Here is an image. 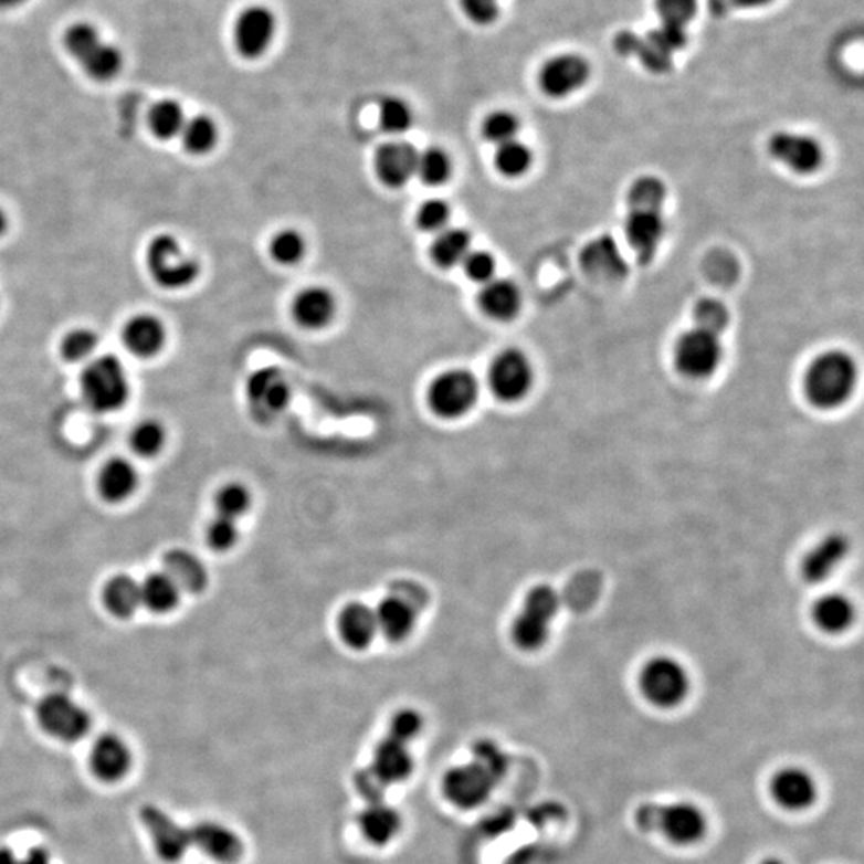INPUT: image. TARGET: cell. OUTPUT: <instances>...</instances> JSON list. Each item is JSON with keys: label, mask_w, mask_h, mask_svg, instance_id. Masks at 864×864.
Returning <instances> with one entry per match:
<instances>
[{"label": "cell", "mask_w": 864, "mask_h": 864, "mask_svg": "<svg viewBox=\"0 0 864 864\" xmlns=\"http://www.w3.org/2000/svg\"><path fill=\"white\" fill-rule=\"evenodd\" d=\"M139 820L151 835L157 855L166 863L180 862L191 847L224 864L239 862L244 855L241 837L223 824L203 821L194 828H183L156 805L143 807Z\"/></svg>", "instance_id": "obj_1"}, {"label": "cell", "mask_w": 864, "mask_h": 864, "mask_svg": "<svg viewBox=\"0 0 864 864\" xmlns=\"http://www.w3.org/2000/svg\"><path fill=\"white\" fill-rule=\"evenodd\" d=\"M421 727L423 720L417 710L403 709L396 714L387 737L375 749L370 766L357 775V789L369 805L384 803L383 792L389 787L402 783L412 773L413 760L409 745L415 740Z\"/></svg>", "instance_id": "obj_2"}, {"label": "cell", "mask_w": 864, "mask_h": 864, "mask_svg": "<svg viewBox=\"0 0 864 864\" xmlns=\"http://www.w3.org/2000/svg\"><path fill=\"white\" fill-rule=\"evenodd\" d=\"M666 201V186L656 177L635 180L628 194L626 231L628 244L642 263L652 262L658 252L666 230L663 203Z\"/></svg>", "instance_id": "obj_3"}, {"label": "cell", "mask_w": 864, "mask_h": 864, "mask_svg": "<svg viewBox=\"0 0 864 864\" xmlns=\"http://www.w3.org/2000/svg\"><path fill=\"white\" fill-rule=\"evenodd\" d=\"M856 384V366L842 351L824 352L810 363L805 373V394L812 405L831 410L842 405Z\"/></svg>", "instance_id": "obj_4"}, {"label": "cell", "mask_w": 864, "mask_h": 864, "mask_svg": "<svg viewBox=\"0 0 864 864\" xmlns=\"http://www.w3.org/2000/svg\"><path fill=\"white\" fill-rule=\"evenodd\" d=\"M81 392L95 413H114L123 409L130 396V381L124 363L113 355L96 356L81 375Z\"/></svg>", "instance_id": "obj_5"}, {"label": "cell", "mask_w": 864, "mask_h": 864, "mask_svg": "<svg viewBox=\"0 0 864 864\" xmlns=\"http://www.w3.org/2000/svg\"><path fill=\"white\" fill-rule=\"evenodd\" d=\"M639 826L649 833L663 834L677 845H692L702 841L708 828L705 813L692 802H673L666 805L645 803L638 810Z\"/></svg>", "instance_id": "obj_6"}, {"label": "cell", "mask_w": 864, "mask_h": 864, "mask_svg": "<svg viewBox=\"0 0 864 864\" xmlns=\"http://www.w3.org/2000/svg\"><path fill=\"white\" fill-rule=\"evenodd\" d=\"M559 610L560 596L555 588L538 584L530 589L510 628L516 647L524 652H537L545 647Z\"/></svg>", "instance_id": "obj_7"}, {"label": "cell", "mask_w": 864, "mask_h": 864, "mask_svg": "<svg viewBox=\"0 0 864 864\" xmlns=\"http://www.w3.org/2000/svg\"><path fill=\"white\" fill-rule=\"evenodd\" d=\"M505 757L494 746L481 748L470 766L452 770L445 780V792L460 807H474L487 798L503 772Z\"/></svg>", "instance_id": "obj_8"}, {"label": "cell", "mask_w": 864, "mask_h": 864, "mask_svg": "<svg viewBox=\"0 0 864 864\" xmlns=\"http://www.w3.org/2000/svg\"><path fill=\"white\" fill-rule=\"evenodd\" d=\"M428 594L413 581L392 584L391 592L375 610L378 633L388 641L402 642L415 630L418 615L426 607Z\"/></svg>", "instance_id": "obj_9"}, {"label": "cell", "mask_w": 864, "mask_h": 864, "mask_svg": "<svg viewBox=\"0 0 864 864\" xmlns=\"http://www.w3.org/2000/svg\"><path fill=\"white\" fill-rule=\"evenodd\" d=\"M146 266L156 284L167 291L189 287L201 273V266L191 256L185 255L175 235L159 234L149 242L146 250Z\"/></svg>", "instance_id": "obj_10"}, {"label": "cell", "mask_w": 864, "mask_h": 864, "mask_svg": "<svg viewBox=\"0 0 864 864\" xmlns=\"http://www.w3.org/2000/svg\"><path fill=\"white\" fill-rule=\"evenodd\" d=\"M639 687L656 708H676L691 692V676L687 667L673 656H655L642 667Z\"/></svg>", "instance_id": "obj_11"}, {"label": "cell", "mask_w": 864, "mask_h": 864, "mask_svg": "<svg viewBox=\"0 0 864 864\" xmlns=\"http://www.w3.org/2000/svg\"><path fill=\"white\" fill-rule=\"evenodd\" d=\"M67 52L84 67L85 73L96 81H108L120 71L123 55L116 46L106 44L96 28L88 23L71 27L64 38Z\"/></svg>", "instance_id": "obj_12"}, {"label": "cell", "mask_w": 864, "mask_h": 864, "mask_svg": "<svg viewBox=\"0 0 864 864\" xmlns=\"http://www.w3.org/2000/svg\"><path fill=\"white\" fill-rule=\"evenodd\" d=\"M477 396L476 377L471 371L453 369L444 371L432 381L428 391V403L439 418L455 420L473 409Z\"/></svg>", "instance_id": "obj_13"}, {"label": "cell", "mask_w": 864, "mask_h": 864, "mask_svg": "<svg viewBox=\"0 0 864 864\" xmlns=\"http://www.w3.org/2000/svg\"><path fill=\"white\" fill-rule=\"evenodd\" d=\"M38 719L46 734L66 742L81 740L92 727L91 714L63 694L46 695L39 703Z\"/></svg>", "instance_id": "obj_14"}, {"label": "cell", "mask_w": 864, "mask_h": 864, "mask_svg": "<svg viewBox=\"0 0 864 864\" xmlns=\"http://www.w3.org/2000/svg\"><path fill=\"white\" fill-rule=\"evenodd\" d=\"M674 357L682 375L694 380H703L719 369L723 345L717 335L695 327L682 335Z\"/></svg>", "instance_id": "obj_15"}, {"label": "cell", "mask_w": 864, "mask_h": 864, "mask_svg": "<svg viewBox=\"0 0 864 864\" xmlns=\"http://www.w3.org/2000/svg\"><path fill=\"white\" fill-rule=\"evenodd\" d=\"M488 384L499 401H520L534 387V367L519 349H506L492 362Z\"/></svg>", "instance_id": "obj_16"}, {"label": "cell", "mask_w": 864, "mask_h": 864, "mask_svg": "<svg viewBox=\"0 0 864 864\" xmlns=\"http://www.w3.org/2000/svg\"><path fill=\"white\" fill-rule=\"evenodd\" d=\"M277 18L264 6H253L239 15L234 24V45L242 56L260 59L276 38Z\"/></svg>", "instance_id": "obj_17"}, {"label": "cell", "mask_w": 864, "mask_h": 864, "mask_svg": "<svg viewBox=\"0 0 864 864\" xmlns=\"http://www.w3.org/2000/svg\"><path fill=\"white\" fill-rule=\"evenodd\" d=\"M247 399L253 415L262 421L273 420L291 402V388L281 371L266 367L250 375Z\"/></svg>", "instance_id": "obj_18"}, {"label": "cell", "mask_w": 864, "mask_h": 864, "mask_svg": "<svg viewBox=\"0 0 864 864\" xmlns=\"http://www.w3.org/2000/svg\"><path fill=\"white\" fill-rule=\"evenodd\" d=\"M769 152L798 173L809 175L820 169L823 164V149L815 138L792 131H778L769 141Z\"/></svg>", "instance_id": "obj_19"}, {"label": "cell", "mask_w": 864, "mask_h": 864, "mask_svg": "<svg viewBox=\"0 0 864 864\" xmlns=\"http://www.w3.org/2000/svg\"><path fill=\"white\" fill-rule=\"evenodd\" d=\"M589 74V64L580 55H559L549 60L541 67L540 82L541 91L551 98H566L571 93L580 91L587 84Z\"/></svg>", "instance_id": "obj_20"}, {"label": "cell", "mask_w": 864, "mask_h": 864, "mask_svg": "<svg viewBox=\"0 0 864 864\" xmlns=\"http://www.w3.org/2000/svg\"><path fill=\"white\" fill-rule=\"evenodd\" d=\"M773 801L791 812H802L816 801L819 787L815 778L801 767H784L770 781Z\"/></svg>", "instance_id": "obj_21"}, {"label": "cell", "mask_w": 864, "mask_h": 864, "mask_svg": "<svg viewBox=\"0 0 864 864\" xmlns=\"http://www.w3.org/2000/svg\"><path fill=\"white\" fill-rule=\"evenodd\" d=\"M418 151L407 141H389L375 156V170L388 188H403L417 173Z\"/></svg>", "instance_id": "obj_22"}, {"label": "cell", "mask_w": 864, "mask_h": 864, "mask_svg": "<svg viewBox=\"0 0 864 864\" xmlns=\"http://www.w3.org/2000/svg\"><path fill=\"white\" fill-rule=\"evenodd\" d=\"M581 267L596 281H620L628 274L626 260L612 235H601L589 242L580 256Z\"/></svg>", "instance_id": "obj_23"}, {"label": "cell", "mask_w": 864, "mask_h": 864, "mask_svg": "<svg viewBox=\"0 0 864 864\" xmlns=\"http://www.w3.org/2000/svg\"><path fill=\"white\" fill-rule=\"evenodd\" d=\"M849 551L850 542L842 534H831L821 538L803 559V578L809 583H821L828 580L847 559Z\"/></svg>", "instance_id": "obj_24"}, {"label": "cell", "mask_w": 864, "mask_h": 864, "mask_svg": "<svg viewBox=\"0 0 864 864\" xmlns=\"http://www.w3.org/2000/svg\"><path fill=\"white\" fill-rule=\"evenodd\" d=\"M131 766V752L117 735H102L93 745L91 767L93 773L106 783L123 780Z\"/></svg>", "instance_id": "obj_25"}, {"label": "cell", "mask_w": 864, "mask_h": 864, "mask_svg": "<svg viewBox=\"0 0 864 864\" xmlns=\"http://www.w3.org/2000/svg\"><path fill=\"white\" fill-rule=\"evenodd\" d=\"M123 340L134 356L159 355L167 340L166 325L152 314H138L125 324Z\"/></svg>", "instance_id": "obj_26"}, {"label": "cell", "mask_w": 864, "mask_h": 864, "mask_svg": "<svg viewBox=\"0 0 864 864\" xmlns=\"http://www.w3.org/2000/svg\"><path fill=\"white\" fill-rule=\"evenodd\" d=\"M338 634L349 649H369L377 634H380L375 610L362 602L348 603L338 615Z\"/></svg>", "instance_id": "obj_27"}, {"label": "cell", "mask_w": 864, "mask_h": 864, "mask_svg": "<svg viewBox=\"0 0 864 864\" xmlns=\"http://www.w3.org/2000/svg\"><path fill=\"white\" fill-rule=\"evenodd\" d=\"M292 313L302 327L316 330L331 323L337 313V302L327 288L308 287L296 295Z\"/></svg>", "instance_id": "obj_28"}, {"label": "cell", "mask_w": 864, "mask_h": 864, "mask_svg": "<svg viewBox=\"0 0 864 864\" xmlns=\"http://www.w3.org/2000/svg\"><path fill=\"white\" fill-rule=\"evenodd\" d=\"M164 573L189 594H199L209 584V573L199 557L185 549H171L164 556Z\"/></svg>", "instance_id": "obj_29"}, {"label": "cell", "mask_w": 864, "mask_h": 864, "mask_svg": "<svg viewBox=\"0 0 864 864\" xmlns=\"http://www.w3.org/2000/svg\"><path fill=\"white\" fill-rule=\"evenodd\" d=\"M523 305L520 291L508 278H492L478 295V306L495 320H510L517 316Z\"/></svg>", "instance_id": "obj_30"}, {"label": "cell", "mask_w": 864, "mask_h": 864, "mask_svg": "<svg viewBox=\"0 0 864 864\" xmlns=\"http://www.w3.org/2000/svg\"><path fill=\"white\" fill-rule=\"evenodd\" d=\"M99 494L109 503L130 498L138 487V473L134 464L124 459H114L105 464L98 481Z\"/></svg>", "instance_id": "obj_31"}, {"label": "cell", "mask_w": 864, "mask_h": 864, "mask_svg": "<svg viewBox=\"0 0 864 864\" xmlns=\"http://www.w3.org/2000/svg\"><path fill=\"white\" fill-rule=\"evenodd\" d=\"M855 613V605L847 596L831 592L813 607V621L824 633L842 634L852 626Z\"/></svg>", "instance_id": "obj_32"}, {"label": "cell", "mask_w": 864, "mask_h": 864, "mask_svg": "<svg viewBox=\"0 0 864 864\" xmlns=\"http://www.w3.org/2000/svg\"><path fill=\"white\" fill-rule=\"evenodd\" d=\"M360 830L371 844L384 845L401 830V816L387 803H375L360 815Z\"/></svg>", "instance_id": "obj_33"}, {"label": "cell", "mask_w": 864, "mask_h": 864, "mask_svg": "<svg viewBox=\"0 0 864 864\" xmlns=\"http://www.w3.org/2000/svg\"><path fill=\"white\" fill-rule=\"evenodd\" d=\"M106 609L117 618H130L141 605V587L128 575H117L103 591Z\"/></svg>", "instance_id": "obj_34"}, {"label": "cell", "mask_w": 864, "mask_h": 864, "mask_svg": "<svg viewBox=\"0 0 864 864\" xmlns=\"http://www.w3.org/2000/svg\"><path fill=\"white\" fill-rule=\"evenodd\" d=\"M139 587H141V603H145L151 612L169 613L177 609L180 602V588L164 571L149 575Z\"/></svg>", "instance_id": "obj_35"}, {"label": "cell", "mask_w": 864, "mask_h": 864, "mask_svg": "<svg viewBox=\"0 0 864 864\" xmlns=\"http://www.w3.org/2000/svg\"><path fill=\"white\" fill-rule=\"evenodd\" d=\"M471 252L470 232L460 228H450L439 232L438 239L432 244V259L441 267L459 266Z\"/></svg>", "instance_id": "obj_36"}, {"label": "cell", "mask_w": 864, "mask_h": 864, "mask_svg": "<svg viewBox=\"0 0 864 864\" xmlns=\"http://www.w3.org/2000/svg\"><path fill=\"white\" fill-rule=\"evenodd\" d=\"M185 149L191 155L202 156L212 151L218 141L215 120L207 116H196L186 120L180 134Z\"/></svg>", "instance_id": "obj_37"}, {"label": "cell", "mask_w": 864, "mask_h": 864, "mask_svg": "<svg viewBox=\"0 0 864 864\" xmlns=\"http://www.w3.org/2000/svg\"><path fill=\"white\" fill-rule=\"evenodd\" d=\"M185 123L183 108L175 99H162L156 103L149 113V127L160 139L180 137Z\"/></svg>", "instance_id": "obj_38"}, {"label": "cell", "mask_w": 864, "mask_h": 864, "mask_svg": "<svg viewBox=\"0 0 864 864\" xmlns=\"http://www.w3.org/2000/svg\"><path fill=\"white\" fill-rule=\"evenodd\" d=\"M428 186L444 185L452 175V160L441 148H428L418 152L417 173Z\"/></svg>", "instance_id": "obj_39"}, {"label": "cell", "mask_w": 864, "mask_h": 864, "mask_svg": "<svg viewBox=\"0 0 864 864\" xmlns=\"http://www.w3.org/2000/svg\"><path fill=\"white\" fill-rule=\"evenodd\" d=\"M531 162H534V156H531L530 149L517 139L505 143L496 149V169L502 171L505 177H523L525 171L530 169Z\"/></svg>", "instance_id": "obj_40"}, {"label": "cell", "mask_w": 864, "mask_h": 864, "mask_svg": "<svg viewBox=\"0 0 864 864\" xmlns=\"http://www.w3.org/2000/svg\"><path fill=\"white\" fill-rule=\"evenodd\" d=\"M378 119H380L381 128L388 134H405L413 125V110L405 99L399 98V96H387L380 103Z\"/></svg>", "instance_id": "obj_41"}, {"label": "cell", "mask_w": 864, "mask_h": 864, "mask_svg": "<svg viewBox=\"0 0 864 864\" xmlns=\"http://www.w3.org/2000/svg\"><path fill=\"white\" fill-rule=\"evenodd\" d=\"M217 516L238 523L252 506V495L242 484H228L221 488L215 498Z\"/></svg>", "instance_id": "obj_42"}, {"label": "cell", "mask_w": 864, "mask_h": 864, "mask_svg": "<svg viewBox=\"0 0 864 864\" xmlns=\"http://www.w3.org/2000/svg\"><path fill=\"white\" fill-rule=\"evenodd\" d=\"M166 444V430L156 420H146L139 423L131 432L130 445L143 459L156 456Z\"/></svg>", "instance_id": "obj_43"}, {"label": "cell", "mask_w": 864, "mask_h": 864, "mask_svg": "<svg viewBox=\"0 0 864 864\" xmlns=\"http://www.w3.org/2000/svg\"><path fill=\"white\" fill-rule=\"evenodd\" d=\"M98 348V337L91 328H74L64 335L62 355L70 362H84L92 359Z\"/></svg>", "instance_id": "obj_44"}, {"label": "cell", "mask_w": 864, "mask_h": 864, "mask_svg": "<svg viewBox=\"0 0 864 864\" xmlns=\"http://www.w3.org/2000/svg\"><path fill=\"white\" fill-rule=\"evenodd\" d=\"M271 255L281 264H296L306 253L305 238L295 230H282L270 245Z\"/></svg>", "instance_id": "obj_45"}, {"label": "cell", "mask_w": 864, "mask_h": 864, "mask_svg": "<svg viewBox=\"0 0 864 864\" xmlns=\"http://www.w3.org/2000/svg\"><path fill=\"white\" fill-rule=\"evenodd\" d=\"M694 317L696 328H702V330L709 331L717 337L726 330L728 319H730L727 306L714 298H705L696 303Z\"/></svg>", "instance_id": "obj_46"}, {"label": "cell", "mask_w": 864, "mask_h": 864, "mask_svg": "<svg viewBox=\"0 0 864 864\" xmlns=\"http://www.w3.org/2000/svg\"><path fill=\"white\" fill-rule=\"evenodd\" d=\"M656 13L662 24L685 30L694 20L698 2L696 0H655Z\"/></svg>", "instance_id": "obj_47"}, {"label": "cell", "mask_w": 864, "mask_h": 864, "mask_svg": "<svg viewBox=\"0 0 864 864\" xmlns=\"http://www.w3.org/2000/svg\"><path fill=\"white\" fill-rule=\"evenodd\" d=\"M484 137L488 141L495 143L496 146L505 145V143L516 139L517 131H519V120L508 110H496L485 119Z\"/></svg>", "instance_id": "obj_48"}, {"label": "cell", "mask_w": 864, "mask_h": 864, "mask_svg": "<svg viewBox=\"0 0 864 864\" xmlns=\"http://www.w3.org/2000/svg\"><path fill=\"white\" fill-rule=\"evenodd\" d=\"M239 540V527L235 520L215 516L207 527V542L213 551L226 552L234 548Z\"/></svg>", "instance_id": "obj_49"}, {"label": "cell", "mask_w": 864, "mask_h": 864, "mask_svg": "<svg viewBox=\"0 0 864 864\" xmlns=\"http://www.w3.org/2000/svg\"><path fill=\"white\" fill-rule=\"evenodd\" d=\"M449 220L450 207L442 199H430L418 210L417 223L424 231L441 232L447 226Z\"/></svg>", "instance_id": "obj_50"}, {"label": "cell", "mask_w": 864, "mask_h": 864, "mask_svg": "<svg viewBox=\"0 0 864 864\" xmlns=\"http://www.w3.org/2000/svg\"><path fill=\"white\" fill-rule=\"evenodd\" d=\"M462 264L467 277L471 281L478 282V284H487L488 281L495 277L496 263L491 253L481 252V250L473 252L471 250Z\"/></svg>", "instance_id": "obj_51"}, {"label": "cell", "mask_w": 864, "mask_h": 864, "mask_svg": "<svg viewBox=\"0 0 864 864\" xmlns=\"http://www.w3.org/2000/svg\"><path fill=\"white\" fill-rule=\"evenodd\" d=\"M464 17L478 27L494 24L499 15L498 0H460Z\"/></svg>", "instance_id": "obj_52"}, {"label": "cell", "mask_w": 864, "mask_h": 864, "mask_svg": "<svg viewBox=\"0 0 864 864\" xmlns=\"http://www.w3.org/2000/svg\"><path fill=\"white\" fill-rule=\"evenodd\" d=\"M0 864H50V855L44 849H34L24 858H18L12 850L0 849Z\"/></svg>", "instance_id": "obj_53"}, {"label": "cell", "mask_w": 864, "mask_h": 864, "mask_svg": "<svg viewBox=\"0 0 864 864\" xmlns=\"http://www.w3.org/2000/svg\"><path fill=\"white\" fill-rule=\"evenodd\" d=\"M638 42H639V35H635L634 32H630V31L620 32V34H618L615 39L617 52L623 56L634 55L635 46H638Z\"/></svg>", "instance_id": "obj_54"}, {"label": "cell", "mask_w": 864, "mask_h": 864, "mask_svg": "<svg viewBox=\"0 0 864 864\" xmlns=\"http://www.w3.org/2000/svg\"><path fill=\"white\" fill-rule=\"evenodd\" d=\"M734 2L737 3L738 7H742V9H757V7L767 6V3L772 2V0H734Z\"/></svg>", "instance_id": "obj_55"}, {"label": "cell", "mask_w": 864, "mask_h": 864, "mask_svg": "<svg viewBox=\"0 0 864 864\" xmlns=\"http://www.w3.org/2000/svg\"><path fill=\"white\" fill-rule=\"evenodd\" d=\"M7 228H9V218H7V213L3 212L2 207H0V235L7 231Z\"/></svg>", "instance_id": "obj_56"}, {"label": "cell", "mask_w": 864, "mask_h": 864, "mask_svg": "<svg viewBox=\"0 0 864 864\" xmlns=\"http://www.w3.org/2000/svg\"><path fill=\"white\" fill-rule=\"evenodd\" d=\"M24 0H0V9H12V7L20 6Z\"/></svg>", "instance_id": "obj_57"}, {"label": "cell", "mask_w": 864, "mask_h": 864, "mask_svg": "<svg viewBox=\"0 0 864 864\" xmlns=\"http://www.w3.org/2000/svg\"><path fill=\"white\" fill-rule=\"evenodd\" d=\"M760 864H784V863L780 862V860H777V858H769V860H766V862H762Z\"/></svg>", "instance_id": "obj_58"}]
</instances>
